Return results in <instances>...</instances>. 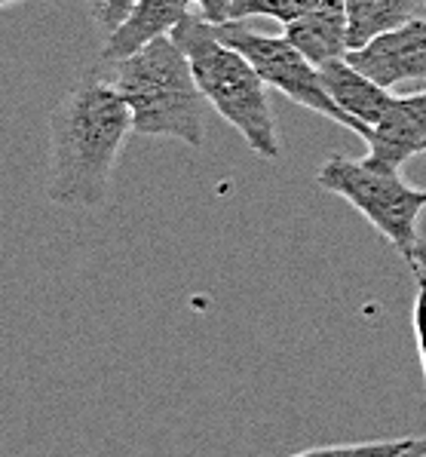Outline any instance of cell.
Returning <instances> with one entry per match:
<instances>
[{"label": "cell", "instance_id": "3957f363", "mask_svg": "<svg viewBox=\"0 0 426 457\" xmlns=\"http://www.w3.org/2000/svg\"><path fill=\"white\" fill-rule=\"evenodd\" d=\"M111 80L129 104L138 136L176 138L187 147H202L209 102L172 34L114 62Z\"/></svg>", "mask_w": 426, "mask_h": 457}, {"label": "cell", "instance_id": "ba28073f", "mask_svg": "<svg viewBox=\"0 0 426 457\" xmlns=\"http://www.w3.org/2000/svg\"><path fill=\"white\" fill-rule=\"evenodd\" d=\"M193 0H135L129 6V12L111 28L108 44L102 49L104 62H120L126 55L138 53L142 46L153 44L157 37L172 34L181 19L187 16Z\"/></svg>", "mask_w": 426, "mask_h": 457}, {"label": "cell", "instance_id": "52a82bcc", "mask_svg": "<svg viewBox=\"0 0 426 457\" xmlns=\"http://www.w3.org/2000/svg\"><path fill=\"white\" fill-rule=\"evenodd\" d=\"M365 160L374 166L402 169L408 160L426 154V89L393 96L389 108L365 136Z\"/></svg>", "mask_w": 426, "mask_h": 457}, {"label": "cell", "instance_id": "9a60e30c", "mask_svg": "<svg viewBox=\"0 0 426 457\" xmlns=\"http://www.w3.org/2000/svg\"><path fill=\"white\" fill-rule=\"evenodd\" d=\"M200 6V16L212 25L230 22V10H233V0H193Z\"/></svg>", "mask_w": 426, "mask_h": 457}, {"label": "cell", "instance_id": "7c38bea8", "mask_svg": "<svg viewBox=\"0 0 426 457\" xmlns=\"http://www.w3.org/2000/svg\"><path fill=\"white\" fill-rule=\"evenodd\" d=\"M301 454H383V457H426V436H402V439H372L350 445L304 448Z\"/></svg>", "mask_w": 426, "mask_h": 457}, {"label": "cell", "instance_id": "277c9868", "mask_svg": "<svg viewBox=\"0 0 426 457\" xmlns=\"http://www.w3.org/2000/svg\"><path fill=\"white\" fill-rule=\"evenodd\" d=\"M316 187L347 200L405 258L414 262L426 212V187L402 179V169L374 166L350 157H328L316 172Z\"/></svg>", "mask_w": 426, "mask_h": 457}, {"label": "cell", "instance_id": "d6986e66", "mask_svg": "<svg viewBox=\"0 0 426 457\" xmlns=\"http://www.w3.org/2000/svg\"><path fill=\"white\" fill-rule=\"evenodd\" d=\"M25 4V0H0V10H10V6H19Z\"/></svg>", "mask_w": 426, "mask_h": 457}, {"label": "cell", "instance_id": "8992f818", "mask_svg": "<svg viewBox=\"0 0 426 457\" xmlns=\"http://www.w3.org/2000/svg\"><path fill=\"white\" fill-rule=\"evenodd\" d=\"M347 62L387 89L408 80H426V19L414 16L372 44L350 49Z\"/></svg>", "mask_w": 426, "mask_h": 457}, {"label": "cell", "instance_id": "e0dca14e", "mask_svg": "<svg viewBox=\"0 0 426 457\" xmlns=\"http://www.w3.org/2000/svg\"><path fill=\"white\" fill-rule=\"evenodd\" d=\"M86 4V10L93 12L95 19H102L104 16V6H108V0H83Z\"/></svg>", "mask_w": 426, "mask_h": 457}, {"label": "cell", "instance_id": "8fae6325", "mask_svg": "<svg viewBox=\"0 0 426 457\" xmlns=\"http://www.w3.org/2000/svg\"><path fill=\"white\" fill-rule=\"evenodd\" d=\"M417 0H347V37L350 49L372 44L374 37L417 16Z\"/></svg>", "mask_w": 426, "mask_h": 457}, {"label": "cell", "instance_id": "ffe728a7", "mask_svg": "<svg viewBox=\"0 0 426 457\" xmlns=\"http://www.w3.org/2000/svg\"><path fill=\"white\" fill-rule=\"evenodd\" d=\"M417 6H421V10H426V0H417Z\"/></svg>", "mask_w": 426, "mask_h": 457}, {"label": "cell", "instance_id": "5b68a950", "mask_svg": "<svg viewBox=\"0 0 426 457\" xmlns=\"http://www.w3.org/2000/svg\"><path fill=\"white\" fill-rule=\"evenodd\" d=\"M215 31H218V37L225 40V44H230L246 55L270 89L283 93L295 104L313 111V114L325 117V120L344 126V129H350L353 136H359V138H365L368 132H372L368 126L353 120V117L328 96V89L323 87V77H319V68L307 59L301 49L291 46L285 37H270V34L255 31V28L236 22V19L225 25H215Z\"/></svg>", "mask_w": 426, "mask_h": 457}, {"label": "cell", "instance_id": "6da1fadb", "mask_svg": "<svg viewBox=\"0 0 426 457\" xmlns=\"http://www.w3.org/2000/svg\"><path fill=\"white\" fill-rule=\"evenodd\" d=\"M132 132V111L114 80L86 77L68 89L50 117L46 196L53 206L77 212L102 209Z\"/></svg>", "mask_w": 426, "mask_h": 457}, {"label": "cell", "instance_id": "2e32d148", "mask_svg": "<svg viewBox=\"0 0 426 457\" xmlns=\"http://www.w3.org/2000/svg\"><path fill=\"white\" fill-rule=\"evenodd\" d=\"M132 4H135V0H108V6H104V16L99 19V22L111 31V28L120 22L126 12H129V6H132Z\"/></svg>", "mask_w": 426, "mask_h": 457}, {"label": "cell", "instance_id": "ac0fdd59", "mask_svg": "<svg viewBox=\"0 0 426 457\" xmlns=\"http://www.w3.org/2000/svg\"><path fill=\"white\" fill-rule=\"evenodd\" d=\"M411 267H426V237L417 243V252H414V262H411Z\"/></svg>", "mask_w": 426, "mask_h": 457}, {"label": "cell", "instance_id": "9c48e42d", "mask_svg": "<svg viewBox=\"0 0 426 457\" xmlns=\"http://www.w3.org/2000/svg\"><path fill=\"white\" fill-rule=\"evenodd\" d=\"M285 40L301 49L313 65H323L332 59H344L350 53L347 37V0H319L307 16L285 25Z\"/></svg>", "mask_w": 426, "mask_h": 457}, {"label": "cell", "instance_id": "30bf717a", "mask_svg": "<svg viewBox=\"0 0 426 457\" xmlns=\"http://www.w3.org/2000/svg\"><path fill=\"white\" fill-rule=\"evenodd\" d=\"M319 77H323V87L328 89V96L353 117L359 120L362 126H372L381 120V114L389 108L393 102V93L381 83H374L368 74H362L359 68L350 65L344 59H332V62H323L319 65Z\"/></svg>", "mask_w": 426, "mask_h": 457}, {"label": "cell", "instance_id": "5bb4252c", "mask_svg": "<svg viewBox=\"0 0 426 457\" xmlns=\"http://www.w3.org/2000/svg\"><path fill=\"white\" fill-rule=\"evenodd\" d=\"M417 277V295H414V311H411V326H414L417 353H421L423 378H426V267H411Z\"/></svg>", "mask_w": 426, "mask_h": 457}, {"label": "cell", "instance_id": "4fadbf2b", "mask_svg": "<svg viewBox=\"0 0 426 457\" xmlns=\"http://www.w3.org/2000/svg\"><path fill=\"white\" fill-rule=\"evenodd\" d=\"M319 0H233L230 22L242 19H274L279 25H291L295 19L307 16Z\"/></svg>", "mask_w": 426, "mask_h": 457}, {"label": "cell", "instance_id": "7a4b0ae2", "mask_svg": "<svg viewBox=\"0 0 426 457\" xmlns=\"http://www.w3.org/2000/svg\"><path fill=\"white\" fill-rule=\"evenodd\" d=\"M172 40L184 49L209 108H215L221 120L240 132L251 154L261 160H279L283 147L270 104V87L255 71V65L240 49L225 44L212 22L191 12L172 28Z\"/></svg>", "mask_w": 426, "mask_h": 457}]
</instances>
